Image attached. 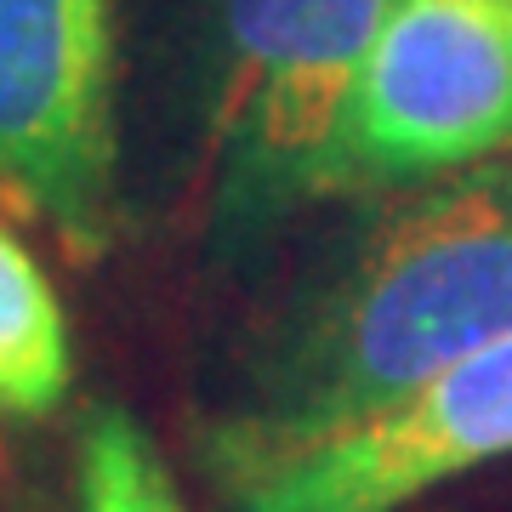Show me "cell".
Returning <instances> with one entry per match:
<instances>
[{
  "mask_svg": "<svg viewBox=\"0 0 512 512\" xmlns=\"http://www.w3.org/2000/svg\"><path fill=\"white\" fill-rule=\"evenodd\" d=\"M512 336V165L421 183L279 308L205 450L376 421Z\"/></svg>",
  "mask_w": 512,
  "mask_h": 512,
  "instance_id": "1",
  "label": "cell"
},
{
  "mask_svg": "<svg viewBox=\"0 0 512 512\" xmlns=\"http://www.w3.org/2000/svg\"><path fill=\"white\" fill-rule=\"evenodd\" d=\"M387 0H211L205 29V177L222 239H256L319 200Z\"/></svg>",
  "mask_w": 512,
  "mask_h": 512,
  "instance_id": "2",
  "label": "cell"
},
{
  "mask_svg": "<svg viewBox=\"0 0 512 512\" xmlns=\"http://www.w3.org/2000/svg\"><path fill=\"white\" fill-rule=\"evenodd\" d=\"M512 143V0H387L342 126L330 194H404Z\"/></svg>",
  "mask_w": 512,
  "mask_h": 512,
  "instance_id": "3",
  "label": "cell"
},
{
  "mask_svg": "<svg viewBox=\"0 0 512 512\" xmlns=\"http://www.w3.org/2000/svg\"><path fill=\"white\" fill-rule=\"evenodd\" d=\"M114 0H0V194L74 256H103L120 211Z\"/></svg>",
  "mask_w": 512,
  "mask_h": 512,
  "instance_id": "4",
  "label": "cell"
},
{
  "mask_svg": "<svg viewBox=\"0 0 512 512\" xmlns=\"http://www.w3.org/2000/svg\"><path fill=\"white\" fill-rule=\"evenodd\" d=\"M495 461H512V336L376 421L262 450H205V473L222 512H404Z\"/></svg>",
  "mask_w": 512,
  "mask_h": 512,
  "instance_id": "5",
  "label": "cell"
},
{
  "mask_svg": "<svg viewBox=\"0 0 512 512\" xmlns=\"http://www.w3.org/2000/svg\"><path fill=\"white\" fill-rule=\"evenodd\" d=\"M74 382L69 319L52 279L23 251L12 228H0V416H46Z\"/></svg>",
  "mask_w": 512,
  "mask_h": 512,
  "instance_id": "6",
  "label": "cell"
},
{
  "mask_svg": "<svg viewBox=\"0 0 512 512\" xmlns=\"http://www.w3.org/2000/svg\"><path fill=\"white\" fill-rule=\"evenodd\" d=\"M74 507L80 512H188L171 467L120 404H97L74 444Z\"/></svg>",
  "mask_w": 512,
  "mask_h": 512,
  "instance_id": "7",
  "label": "cell"
},
{
  "mask_svg": "<svg viewBox=\"0 0 512 512\" xmlns=\"http://www.w3.org/2000/svg\"><path fill=\"white\" fill-rule=\"evenodd\" d=\"M0 512H40L35 501H29V490H23L18 467H12V456H6V444H0Z\"/></svg>",
  "mask_w": 512,
  "mask_h": 512,
  "instance_id": "8",
  "label": "cell"
}]
</instances>
